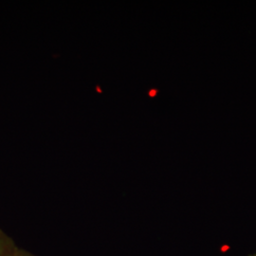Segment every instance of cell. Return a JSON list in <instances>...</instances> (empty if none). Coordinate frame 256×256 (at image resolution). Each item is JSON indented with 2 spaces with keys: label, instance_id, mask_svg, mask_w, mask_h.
Instances as JSON below:
<instances>
[{
  "label": "cell",
  "instance_id": "cell-1",
  "mask_svg": "<svg viewBox=\"0 0 256 256\" xmlns=\"http://www.w3.org/2000/svg\"><path fill=\"white\" fill-rule=\"evenodd\" d=\"M18 248L14 240L0 228V256H14Z\"/></svg>",
  "mask_w": 256,
  "mask_h": 256
},
{
  "label": "cell",
  "instance_id": "cell-2",
  "mask_svg": "<svg viewBox=\"0 0 256 256\" xmlns=\"http://www.w3.org/2000/svg\"><path fill=\"white\" fill-rule=\"evenodd\" d=\"M37 256L36 254H32V252H28L26 250H24V248H19L18 250L16 252V256Z\"/></svg>",
  "mask_w": 256,
  "mask_h": 256
}]
</instances>
